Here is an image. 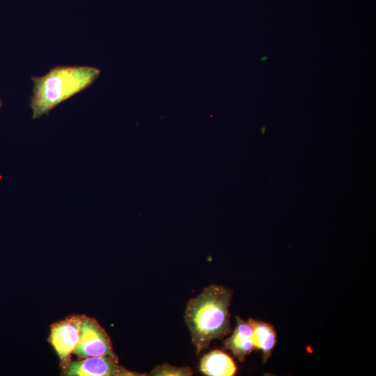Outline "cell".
<instances>
[{"label": "cell", "instance_id": "1", "mask_svg": "<svg viewBox=\"0 0 376 376\" xmlns=\"http://www.w3.org/2000/svg\"><path fill=\"white\" fill-rule=\"evenodd\" d=\"M232 295L230 289L213 284L188 301L184 318L197 354L213 340L221 339L230 332Z\"/></svg>", "mask_w": 376, "mask_h": 376}, {"label": "cell", "instance_id": "2", "mask_svg": "<svg viewBox=\"0 0 376 376\" xmlns=\"http://www.w3.org/2000/svg\"><path fill=\"white\" fill-rule=\"evenodd\" d=\"M100 70L86 65H58L40 77H32V118L48 114L56 106L88 88L98 78Z\"/></svg>", "mask_w": 376, "mask_h": 376}, {"label": "cell", "instance_id": "3", "mask_svg": "<svg viewBox=\"0 0 376 376\" xmlns=\"http://www.w3.org/2000/svg\"><path fill=\"white\" fill-rule=\"evenodd\" d=\"M73 354L79 359L90 357H117L111 339L96 320L82 315L79 341Z\"/></svg>", "mask_w": 376, "mask_h": 376}, {"label": "cell", "instance_id": "4", "mask_svg": "<svg viewBox=\"0 0 376 376\" xmlns=\"http://www.w3.org/2000/svg\"><path fill=\"white\" fill-rule=\"evenodd\" d=\"M82 315L68 317L51 326L49 341L56 352L63 369L70 362L81 333Z\"/></svg>", "mask_w": 376, "mask_h": 376}, {"label": "cell", "instance_id": "5", "mask_svg": "<svg viewBox=\"0 0 376 376\" xmlns=\"http://www.w3.org/2000/svg\"><path fill=\"white\" fill-rule=\"evenodd\" d=\"M68 376H143L130 371L118 364V357L111 356L90 357L70 362L63 369Z\"/></svg>", "mask_w": 376, "mask_h": 376}, {"label": "cell", "instance_id": "6", "mask_svg": "<svg viewBox=\"0 0 376 376\" xmlns=\"http://www.w3.org/2000/svg\"><path fill=\"white\" fill-rule=\"evenodd\" d=\"M236 327L230 337L224 343V348L229 350L240 361H244L247 355L255 349L253 340V327L249 321L237 317Z\"/></svg>", "mask_w": 376, "mask_h": 376}, {"label": "cell", "instance_id": "7", "mask_svg": "<svg viewBox=\"0 0 376 376\" xmlns=\"http://www.w3.org/2000/svg\"><path fill=\"white\" fill-rule=\"evenodd\" d=\"M199 369L207 376H233L236 373L237 367L228 354L214 350L201 358Z\"/></svg>", "mask_w": 376, "mask_h": 376}, {"label": "cell", "instance_id": "8", "mask_svg": "<svg viewBox=\"0 0 376 376\" xmlns=\"http://www.w3.org/2000/svg\"><path fill=\"white\" fill-rule=\"evenodd\" d=\"M248 321L253 327V340L255 348L262 351L263 360L265 363L276 345V332L274 327L267 322L251 318Z\"/></svg>", "mask_w": 376, "mask_h": 376}, {"label": "cell", "instance_id": "9", "mask_svg": "<svg viewBox=\"0 0 376 376\" xmlns=\"http://www.w3.org/2000/svg\"><path fill=\"white\" fill-rule=\"evenodd\" d=\"M193 374L189 367H175L169 363L157 366L149 375L155 376H190Z\"/></svg>", "mask_w": 376, "mask_h": 376}, {"label": "cell", "instance_id": "10", "mask_svg": "<svg viewBox=\"0 0 376 376\" xmlns=\"http://www.w3.org/2000/svg\"><path fill=\"white\" fill-rule=\"evenodd\" d=\"M267 59H268V56H264L260 60L261 61H265V60H267Z\"/></svg>", "mask_w": 376, "mask_h": 376}, {"label": "cell", "instance_id": "11", "mask_svg": "<svg viewBox=\"0 0 376 376\" xmlns=\"http://www.w3.org/2000/svg\"><path fill=\"white\" fill-rule=\"evenodd\" d=\"M2 106V101L0 99V107Z\"/></svg>", "mask_w": 376, "mask_h": 376}]
</instances>
